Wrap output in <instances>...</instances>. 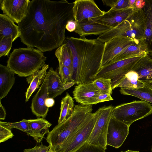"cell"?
I'll use <instances>...</instances> for the list:
<instances>
[{"label":"cell","instance_id":"6da1fadb","mask_svg":"<svg viewBox=\"0 0 152 152\" xmlns=\"http://www.w3.org/2000/svg\"><path fill=\"white\" fill-rule=\"evenodd\" d=\"M73 2L66 0H32L18 26L21 42L42 52L57 48L64 42L68 22L75 20Z\"/></svg>","mask_w":152,"mask_h":152},{"label":"cell","instance_id":"7a4b0ae2","mask_svg":"<svg viewBox=\"0 0 152 152\" xmlns=\"http://www.w3.org/2000/svg\"><path fill=\"white\" fill-rule=\"evenodd\" d=\"M64 43L71 53L73 79L75 83L93 82L101 68L105 43L97 39H88L85 37H67Z\"/></svg>","mask_w":152,"mask_h":152},{"label":"cell","instance_id":"3957f363","mask_svg":"<svg viewBox=\"0 0 152 152\" xmlns=\"http://www.w3.org/2000/svg\"><path fill=\"white\" fill-rule=\"evenodd\" d=\"M46 57L42 52L33 48L14 49L7 61V66L18 76L28 77L41 69Z\"/></svg>","mask_w":152,"mask_h":152},{"label":"cell","instance_id":"277c9868","mask_svg":"<svg viewBox=\"0 0 152 152\" xmlns=\"http://www.w3.org/2000/svg\"><path fill=\"white\" fill-rule=\"evenodd\" d=\"M93 104H79L75 106L72 114L66 121L58 124L47 134L46 140L49 145L57 152L67 138L83 123L92 113Z\"/></svg>","mask_w":152,"mask_h":152},{"label":"cell","instance_id":"5b68a950","mask_svg":"<svg viewBox=\"0 0 152 152\" xmlns=\"http://www.w3.org/2000/svg\"><path fill=\"white\" fill-rule=\"evenodd\" d=\"M152 113V106L148 102L135 101L114 107L112 117L129 127L134 121Z\"/></svg>","mask_w":152,"mask_h":152},{"label":"cell","instance_id":"8992f818","mask_svg":"<svg viewBox=\"0 0 152 152\" xmlns=\"http://www.w3.org/2000/svg\"><path fill=\"white\" fill-rule=\"evenodd\" d=\"M99 115L98 110L89 114L81 125L71 134L62 145L59 152H75L87 142Z\"/></svg>","mask_w":152,"mask_h":152},{"label":"cell","instance_id":"52a82bcc","mask_svg":"<svg viewBox=\"0 0 152 152\" xmlns=\"http://www.w3.org/2000/svg\"><path fill=\"white\" fill-rule=\"evenodd\" d=\"M147 52L112 63L102 67L96 75L95 79L99 78L109 79L112 80L111 85L117 83L132 70L136 63Z\"/></svg>","mask_w":152,"mask_h":152},{"label":"cell","instance_id":"ba28073f","mask_svg":"<svg viewBox=\"0 0 152 152\" xmlns=\"http://www.w3.org/2000/svg\"><path fill=\"white\" fill-rule=\"evenodd\" d=\"M114 107L105 106L98 110V117L87 142L106 149L107 129Z\"/></svg>","mask_w":152,"mask_h":152},{"label":"cell","instance_id":"9c48e42d","mask_svg":"<svg viewBox=\"0 0 152 152\" xmlns=\"http://www.w3.org/2000/svg\"><path fill=\"white\" fill-rule=\"evenodd\" d=\"M73 3V16L77 23L101 16L105 12L101 10L93 0H76Z\"/></svg>","mask_w":152,"mask_h":152},{"label":"cell","instance_id":"30bf717a","mask_svg":"<svg viewBox=\"0 0 152 152\" xmlns=\"http://www.w3.org/2000/svg\"><path fill=\"white\" fill-rule=\"evenodd\" d=\"M135 40L127 37L120 36L105 42L101 68L108 64L123 50L132 44Z\"/></svg>","mask_w":152,"mask_h":152},{"label":"cell","instance_id":"8fae6325","mask_svg":"<svg viewBox=\"0 0 152 152\" xmlns=\"http://www.w3.org/2000/svg\"><path fill=\"white\" fill-rule=\"evenodd\" d=\"M29 0H0V7L4 14L18 24L26 16Z\"/></svg>","mask_w":152,"mask_h":152},{"label":"cell","instance_id":"7c38bea8","mask_svg":"<svg viewBox=\"0 0 152 152\" xmlns=\"http://www.w3.org/2000/svg\"><path fill=\"white\" fill-rule=\"evenodd\" d=\"M129 127L124 123L111 117L107 131V145L115 148L120 147L129 134Z\"/></svg>","mask_w":152,"mask_h":152},{"label":"cell","instance_id":"4fadbf2b","mask_svg":"<svg viewBox=\"0 0 152 152\" xmlns=\"http://www.w3.org/2000/svg\"><path fill=\"white\" fill-rule=\"evenodd\" d=\"M137 9L134 7L119 10H110L105 12L103 15L90 18L88 21L91 23H97L113 28L125 20Z\"/></svg>","mask_w":152,"mask_h":152},{"label":"cell","instance_id":"5bb4252c","mask_svg":"<svg viewBox=\"0 0 152 152\" xmlns=\"http://www.w3.org/2000/svg\"><path fill=\"white\" fill-rule=\"evenodd\" d=\"M48 80L46 75L37 93L33 97L31 106V111L37 117L45 118L49 108L45 105L46 99L49 97L48 90Z\"/></svg>","mask_w":152,"mask_h":152},{"label":"cell","instance_id":"9a60e30c","mask_svg":"<svg viewBox=\"0 0 152 152\" xmlns=\"http://www.w3.org/2000/svg\"><path fill=\"white\" fill-rule=\"evenodd\" d=\"M100 94L93 82L77 84L73 91L76 102L84 105L92 104L93 99Z\"/></svg>","mask_w":152,"mask_h":152},{"label":"cell","instance_id":"2e32d148","mask_svg":"<svg viewBox=\"0 0 152 152\" xmlns=\"http://www.w3.org/2000/svg\"><path fill=\"white\" fill-rule=\"evenodd\" d=\"M48 90L49 97L54 98L73 86L75 82L64 84L58 74L51 67L47 72Z\"/></svg>","mask_w":152,"mask_h":152},{"label":"cell","instance_id":"e0dca14e","mask_svg":"<svg viewBox=\"0 0 152 152\" xmlns=\"http://www.w3.org/2000/svg\"><path fill=\"white\" fill-rule=\"evenodd\" d=\"M132 70L138 74L139 80L142 83H152V50L140 58Z\"/></svg>","mask_w":152,"mask_h":152},{"label":"cell","instance_id":"ac0fdd59","mask_svg":"<svg viewBox=\"0 0 152 152\" xmlns=\"http://www.w3.org/2000/svg\"><path fill=\"white\" fill-rule=\"evenodd\" d=\"M149 50L148 44L145 38L135 40L132 44L123 50L108 64L137 56L143 52H147Z\"/></svg>","mask_w":152,"mask_h":152},{"label":"cell","instance_id":"d6986e66","mask_svg":"<svg viewBox=\"0 0 152 152\" xmlns=\"http://www.w3.org/2000/svg\"><path fill=\"white\" fill-rule=\"evenodd\" d=\"M112 28L107 26L87 21L77 23L75 32L78 34L80 37L92 35H100Z\"/></svg>","mask_w":152,"mask_h":152},{"label":"cell","instance_id":"ffe728a7","mask_svg":"<svg viewBox=\"0 0 152 152\" xmlns=\"http://www.w3.org/2000/svg\"><path fill=\"white\" fill-rule=\"evenodd\" d=\"M29 125L32 132L31 137L37 143L41 142L46 134L49 131L52 124L43 118L28 120Z\"/></svg>","mask_w":152,"mask_h":152},{"label":"cell","instance_id":"44dd1931","mask_svg":"<svg viewBox=\"0 0 152 152\" xmlns=\"http://www.w3.org/2000/svg\"><path fill=\"white\" fill-rule=\"evenodd\" d=\"M15 75L7 66L0 64V100L7 95L14 84Z\"/></svg>","mask_w":152,"mask_h":152},{"label":"cell","instance_id":"7402d4cb","mask_svg":"<svg viewBox=\"0 0 152 152\" xmlns=\"http://www.w3.org/2000/svg\"><path fill=\"white\" fill-rule=\"evenodd\" d=\"M49 65L45 64L42 68L26 78L28 83L29 84L25 93V101H28L34 91L39 88L47 75Z\"/></svg>","mask_w":152,"mask_h":152},{"label":"cell","instance_id":"603a6c76","mask_svg":"<svg viewBox=\"0 0 152 152\" xmlns=\"http://www.w3.org/2000/svg\"><path fill=\"white\" fill-rule=\"evenodd\" d=\"M20 36L18 26L11 18L4 14H0V39L12 37L14 41Z\"/></svg>","mask_w":152,"mask_h":152},{"label":"cell","instance_id":"cb8c5ba5","mask_svg":"<svg viewBox=\"0 0 152 152\" xmlns=\"http://www.w3.org/2000/svg\"><path fill=\"white\" fill-rule=\"evenodd\" d=\"M143 83L144 86L142 88H120V92L122 94L133 96L152 103V83Z\"/></svg>","mask_w":152,"mask_h":152},{"label":"cell","instance_id":"d4e9b609","mask_svg":"<svg viewBox=\"0 0 152 152\" xmlns=\"http://www.w3.org/2000/svg\"><path fill=\"white\" fill-rule=\"evenodd\" d=\"M145 18V37L149 50H152V0H145L142 9Z\"/></svg>","mask_w":152,"mask_h":152},{"label":"cell","instance_id":"484cf974","mask_svg":"<svg viewBox=\"0 0 152 152\" xmlns=\"http://www.w3.org/2000/svg\"><path fill=\"white\" fill-rule=\"evenodd\" d=\"M75 106L74 101L72 97L68 93L66 92V95L61 100L58 124L64 122L72 115L74 111Z\"/></svg>","mask_w":152,"mask_h":152},{"label":"cell","instance_id":"4316f807","mask_svg":"<svg viewBox=\"0 0 152 152\" xmlns=\"http://www.w3.org/2000/svg\"><path fill=\"white\" fill-rule=\"evenodd\" d=\"M55 56L59 64L68 67L72 72V57L70 50L66 43H64L56 50Z\"/></svg>","mask_w":152,"mask_h":152},{"label":"cell","instance_id":"83f0119b","mask_svg":"<svg viewBox=\"0 0 152 152\" xmlns=\"http://www.w3.org/2000/svg\"><path fill=\"white\" fill-rule=\"evenodd\" d=\"M144 84L139 80H136L127 78L125 76L119 81L111 85L112 90L117 88H142Z\"/></svg>","mask_w":152,"mask_h":152},{"label":"cell","instance_id":"f1b7e54d","mask_svg":"<svg viewBox=\"0 0 152 152\" xmlns=\"http://www.w3.org/2000/svg\"><path fill=\"white\" fill-rule=\"evenodd\" d=\"M111 81L110 79L99 78L95 79L93 82L100 93H109L112 94Z\"/></svg>","mask_w":152,"mask_h":152},{"label":"cell","instance_id":"f546056e","mask_svg":"<svg viewBox=\"0 0 152 152\" xmlns=\"http://www.w3.org/2000/svg\"><path fill=\"white\" fill-rule=\"evenodd\" d=\"M104 5L111 7V10H119L131 8L129 0H103Z\"/></svg>","mask_w":152,"mask_h":152},{"label":"cell","instance_id":"4dcf8cb0","mask_svg":"<svg viewBox=\"0 0 152 152\" xmlns=\"http://www.w3.org/2000/svg\"><path fill=\"white\" fill-rule=\"evenodd\" d=\"M58 74L64 84L75 82L73 79V73L68 67L58 63Z\"/></svg>","mask_w":152,"mask_h":152},{"label":"cell","instance_id":"1f68e13d","mask_svg":"<svg viewBox=\"0 0 152 152\" xmlns=\"http://www.w3.org/2000/svg\"><path fill=\"white\" fill-rule=\"evenodd\" d=\"M12 128L8 122H0V143L3 142L12 138L14 135L12 132Z\"/></svg>","mask_w":152,"mask_h":152},{"label":"cell","instance_id":"d6a6232c","mask_svg":"<svg viewBox=\"0 0 152 152\" xmlns=\"http://www.w3.org/2000/svg\"><path fill=\"white\" fill-rule=\"evenodd\" d=\"M8 124L12 128L19 129L31 137L32 132L29 125L28 120L23 119L18 122H8Z\"/></svg>","mask_w":152,"mask_h":152},{"label":"cell","instance_id":"836d02e7","mask_svg":"<svg viewBox=\"0 0 152 152\" xmlns=\"http://www.w3.org/2000/svg\"><path fill=\"white\" fill-rule=\"evenodd\" d=\"M13 42V39L12 37H4L0 39V58L8 55Z\"/></svg>","mask_w":152,"mask_h":152},{"label":"cell","instance_id":"e575fe53","mask_svg":"<svg viewBox=\"0 0 152 152\" xmlns=\"http://www.w3.org/2000/svg\"><path fill=\"white\" fill-rule=\"evenodd\" d=\"M75 152H106L105 150L86 142Z\"/></svg>","mask_w":152,"mask_h":152},{"label":"cell","instance_id":"d590c367","mask_svg":"<svg viewBox=\"0 0 152 152\" xmlns=\"http://www.w3.org/2000/svg\"><path fill=\"white\" fill-rule=\"evenodd\" d=\"M111 95L109 93H100L93 99L92 104L113 100V99Z\"/></svg>","mask_w":152,"mask_h":152},{"label":"cell","instance_id":"8d00e7d4","mask_svg":"<svg viewBox=\"0 0 152 152\" xmlns=\"http://www.w3.org/2000/svg\"><path fill=\"white\" fill-rule=\"evenodd\" d=\"M77 23L75 20H70L68 21L66 25V28L70 32L75 31L76 29Z\"/></svg>","mask_w":152,"mask_h":152},{"label":"cell","instance_id":"74e56055","mask_svg":"<svg viewBox=\"0 0 152 152\" xmlns=\"http://www.w3.org/2000/svg\"><path fill=\"white\" fill-rule=\"evenodd\" d=\"M145 4V0H136L135 3L134 7L138 9H142Z\"/></svg>","mask_w":152,"mask_h":152},{"label":"cell","instance_id":"f35d334b","mask_svg":"<svg viewBox=\"0 0 152 152\" xmlns=\"http://www.w3.org/2000/svg\"><path fill=\"white\" fill-rule=\"evenodd\" d=\"M0 101V120H3L5 118L6 113L4 107L1 104V100Z\"/></svg>","mask_w":152,"mask_h":152},{"label":"cell","instance_id":"ab89813d","mask_svg":"<svg viewBox=\"0 0 152 152\" xmlns=\"http://www.w3.org/2000/svg\"><path fill=\"white\" fill-rule=\"evenodd\" d=\"M50 148V146L49 145L48 146H46L43 145L41 142V144L38 145L37 152H48Z\"/></svg>","mask_w":152,"mask_h":152},{"label":"cell","instance_id":"60d3db41","mask_svg":"<svg viewBox=\"0 0 152 152\" xmlns=\"http://www.w3.org/2000/svg\"><path fill=\"white\" fill-rule=\"evenodd\" d=\"M55 103V101L54 99L48 97L46 99L45 104L47 107L49 108L53 107Z\"/></svg>","mask_w":152,"mask_h":152},{"label":"cell","instance_id":"b9f144b4","mask_svg":"<svg viewBox=\"0 0 152 152\" xmlns=\"http://www.w3.org/2000/svg\"><path fill=\"white\" fill-rule=\"evenodd\" d=\"M38 145H36L31 148L25 149L23 152H37Z\"/></svg>","mask_w":152,"mask_h":152},{"label":"cell","instance_id":"7bdbcfd3","mask_svg":"<svg viewBox=\"0 0 152 152\" xmlns=\"http://www.w3.org/2000/svg\"><path fill=\"white\" fill-rule=\"evenodd\" d=\"M136 0H129V3L131 8H135L134 4Z\"/></svg>","mask_w":152,"mask_h":152},{"label":"cell","instance_id":"ee69618b","mask_svg":"<svg viewBox=\"0 0 152 152\" xmlns=\"http://www.w3.org/2000/svg\"><path fill=\"white\" fill-rule=\"evenodd\" d=\"M50 146V145H49ZM50 146V148L48 150V152H57L51 146Z\"/></svg>","mask_w":152,"mask_h":152},{"label":"cell","instance_id":"f6af8a7d","mask_svg":"<svg viewBox=\"0 0 152 152\" xmlns=\"http://www.w3.org/2000/svg\"><path fill=\"white\" fill-rule=\"evenodd\" d=\"M121 152H139V151H132V150H128L127 151H121Z\"/></svg>","mask_w":152,"mask_h":152},{"label":"cell","instance_id":"bcb514c9","mask_svg":"<svg viewBox=\"0 0 152 152\" xmlns=\"http://www.w3.org/2000/svg\"><path fill=\"white\" fill-rule=\"evenodd\" d=\"M151 151L152 152V148H151Z\"/></svg>","mask_w":152,"mask_h":152}]
</instances>
